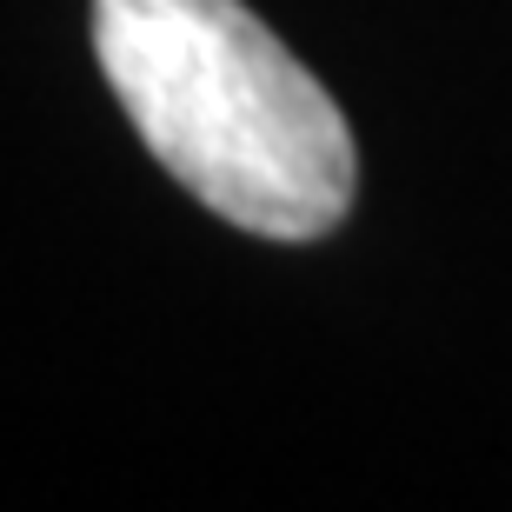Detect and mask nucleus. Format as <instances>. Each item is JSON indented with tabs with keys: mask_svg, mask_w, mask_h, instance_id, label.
<instances>
[{
	"mask_svg": "<svg viewBox=\"0 0 512 512\" xmlns=\"http://www.w3.org/2000/svg\"><path fill=\"white\" fill-rule=\"evenodd\" d=\"M94 54L133 133L227 227L320 240L353 207V133L240 0H94Z\"/></svg>",
	"mask_w": 512,
	"mask_h": 512,
	"instance_id": "f257e3e1",
	"label": "nucleus"
}]
</instances>
